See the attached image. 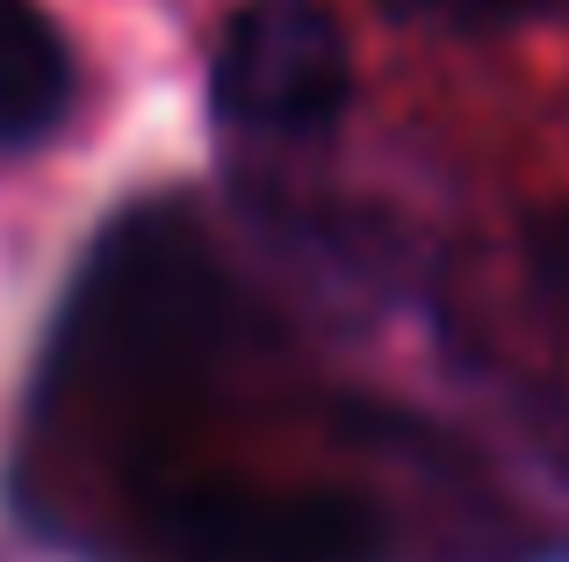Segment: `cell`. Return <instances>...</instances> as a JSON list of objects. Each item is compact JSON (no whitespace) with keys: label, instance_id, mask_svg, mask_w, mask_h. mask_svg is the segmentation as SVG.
Instances as JSON below:
<instances>
[{"label":"cell","instance_id":"7a4b0ae2","mask_svg":"<svg viewBox=\"0 0 569 562\" xmlns=\"http://www.w3.org/2000/svg\"><path fill=\"white\" fill-rule=\"evenodd\" d=\"M173 562H382V526L332 491L202 483L167 505Z\"/></svg>","mask_w":569,"mask_h":562},{"label":"cell","instance_id":"3957f363","mask_svg":"<svg viewBox=\"0 0 569 562\" xmlns=\"http://www.w3.org/2000/svg\"><path fill=\"white\" fill-rule=\"evenodd\" d=\"M72 109V51L51 14L29 0H0V152L43 144Z\"/></svg>","mask_w":569,"mask_h":562},{"label":"cell","instance_id":"277c9868","mask_svg":"<svg viewBox=\"0 0 569 562\" xmlns=\"http://www.w3.org/2000/svg\"><path fill=\"white\" fill-rule=\"evenodd\" d=\"M397 22L426 29H512V22H548L569 0H382Z\"/></svg>","mask_w":569,"mask_h":562},{"label":"cell","instance_id":"6da1fadb","mask_svg":"<svg viewBox=\"0 0 569 562\" xmlns=\"http://www.w3.org/2000/svg\"><path fill=\"white\" fill-rule=\"evenodd\" d=\"M217 109L252 138H310L332 130L353 94V58L318 0H252L217 43Z\"/></svg>","mask_w":569,"mask_h":562}]
</instances>
